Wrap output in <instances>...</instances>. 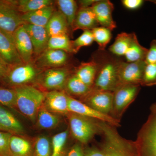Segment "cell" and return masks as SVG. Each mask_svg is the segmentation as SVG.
<instances>
[{"instance_id":"obj_38","label":"cell","mask_w":156,"mask_h":156,"mask_svg":"<svg viewBox=\"0 0 156 156\" xmlns=\"http://www.w3.org/2000/svg\"><path fill=\"white\" fill-rule=\"evenodd\" d=\"M147 64L156 65V40L151 42L149 49H148L145 59Z\"/></svg>"},{"instance_id":"obj_7","label":"cell","mask_w":156,"mask_h":156,"mask_svg":"<svg viewBox=\"0 0 156 156\" xmlns=\"http://www.w3.org/2000/svg\"><path fill=\"white\" fill-rule=\"evenodd\" d=\"M75 68L68 65L64 67L42 70L35 83L48 91L64 90L68 79L74 72Z\"/></svg>"},{"instance_id":"obj_2","label":"cell","mask_w":156,"mask_h":156,"mask_svg":"<svg viewBox=\"0 0 156 156\" xmlns=\"http://www.w3.org/2000/svg\"><path fill=\"white\" fill-rule=\"evenodd\" d=\"M93 58L98 63V68L92 89L113 92L119 86V68L122 60L105 50H98Z\"/></svg>"},{"instance_id":"obj_41","label":"cell","mask_w":156,"mask_h":156,"mask_svg":"<svg viewBox=\"0 0 156 156\" xmlns=\"http://www.w3.org/2000/svg\"><path fill=\"white\" fill-rule=\"evenodd\" d=\"M9 67H10V66L7 64L2 58H0V84L1 85L8 73Z\"/></svg>"},{"instance_id":"obj_3","label":"cell","mask_w":156,"mask_h":156,"mask_svg":"<svg viewBox=\"0 0 156 156\" xmlns=\"http://www.w3.org/2000/svg\"><path fill=\"white\" fill-rule=\"evenodd\" d=\"M13 89L16 94V109L34 122L44 101L45 92L31 85H22Z\"/></svg>"},{"instance_id":"obj_33","label":"cell","mask_w":156,"mask_h":156,"mask_svg":"<svg viewBox=\"0 0 156 156\" xmlns=\"http://www.w3.org/2000/svg\"><path fill=\"white\" fill-rule=\"evenodd\" d=\"M95 41L98 45V50L105 51L112 38L111 30L103 27H98L92 30Z\"/></svg>"},{"instance_id":"obj_25","label":"cell","mask_w":156,"mask_h":156,"mask_svg":"<svg viewBox=\"0 0 156 156\" xmlns=\"http://www.w3.org/2000/svg\"><path fill=\"white\" fill-rule=\"evenodd\" d=\"M137 38L134 33H121L117 35L114 43L109 48L110 52L116 56H125Z\"/></svg>"},{"instance_id":"obj_5","label":"cell","mask_w":156,"mask_h":156,"mask_svg":"<svg viewBox=\"0 0 156 156\" xmlns=\"http://www.w3.org/2000/svg\"><path fill=\"white\" fill-rule=\"evenodd\" d=\"M134 142L136 156H156V113L151 112Z\"/></svg>"},{"instance_id":"obj_22","label":"cell","mask_w":156,"mask_h":156,"mask_svg":"<svg viewBox=\"0 0 156 156\" xmlns=\"http://www.w3.org/2000/svg\"><path fill=\"white\" fill-rule=\"evenodd\" d=\"M45 27L50 37L64 34L69 35L70 31L64 15L60 11L56 10L53 12Z\"/></svg>"},{"instance_id":"obj_6","label":"cell","mask_w":156,"mask_h":156,"mask_svg":"<svg viewBox=\"0 0 156 156\" xmlns=\"http://www.w3.org/2000/svg\"><path fill=\"white\" fill-rule=\"evenodd\" d=\"M42 70L36 67L33 62L10 66L1 86L13 88L35 83Z\"/></svg>"},{"instance_id":"obj_40","label":"cell","mask_w":156,"mask_h":156,"mask_svg":"<svg viewBox=\"0 0 156 156\" xmlns=\"http://www.w3.org/2000/svg\"><path fill=\"white\" fill-rule=\"evenodd\" d=\"M123 5L126 9L135 10L142 5L144 1L142 0H123L122 1Z\"/></svg>"},{"instance_id":"obj_11","label":"cell","mask_w":156,"mask_h":156,"mask_svg":"<svg viewBox=\"0 0 156 156\" xmlns=\"http://www.w3.org/2000/svg\"><path fill=\"white\" fill-rule=\"evenodd\" d=\"M146 65L144 60L132 62L122 60L119 68V86L124 84L140 86Z\"/></svg>"},{"instance_id":"obj_9","label":"cell","mask_w":156,"mask_h":156,"mask_svg":"<svg viewBox=\"0 0 156 156\" xmlns=\"http://www.w3.org/2000/svg\"><path fill=\"white\" fill-rule=\"evenodd\" d=\"M22 14L17 11L16 1L0 0V30L13 34L20 26L24 24Z\"/></svg>"},{"instance_id":"obj_18","label":"cell","mask_w":156,"mask_h":156,"mask_svg":"<svg viewBox=\"0 0 156 156\" xmlns=\"http://www.w3.org/2000/svg\"><path fill=\"white\" fill-rule=\"evenodd\" d=\"M30 38L33 47L34 56L40 55L48 48L50 37L46 27L32 24H23Z\"/></svg>"},{"instance_id":"obj_20","label":"cell","mask_w":156,"mask_h":156,"mask_svg":"<svg viewBox=\"0 0 156 156\" xmlns=\"http://www.w3.org/2000/svg\"><path fill=\"white\" fill-rule=\"evenodd\" d=\"M92 7L79 8L73 32L78 29L92 30L99 26Z\"/></svg>"},{"instance_id":"obj_13","label":"cell","mask_w":156,"mask_h":156,"mask_svg":"<svg viewBox=\"0 0 156 156\" xmlns=\"http://www.w3.org/2000/svg\"><path fill=\"white\" fill-rule=\"evenodd\" d=\"M113 98V92L92 89L88 95L80 101L97 111L111 116Z\"/></svg>"},{"instance_id":"obj_8","label":"cell","mask_w":156,"mask_h":156,"mask_svg":"<svg viewBox=\"0 0 156 156\" xmlns=\"http://www.w3.org/2000/svg\"><path fill=\"white\" fill-rule=\"evenodd\" d=\"M140 86L124 84L119 86L113 92L111 116L121 121L124 113L139 94Z\"/></svg>"},{"instance_id":"obj_27","label":"cell","mask_w":156,"mask_h":156,"mask_svg":"<svg viewBox=\"0 0 156 156\" xmlns=\"http://www.w3.org/2000/svg\"><path fill=\"white\" fill-rule=\"evenodd\" d=\"M36 122L40 129L49 130L58 126L61 119L58 114L49 111L42 105L38 112Z\"/></svg>"},{"instance_id":"obj_14","label":"cell","mask_w":156,"mask_h":156,"mask_svg":"<svg viewBox=\"0 0 156 156\" xmlns=\"http://www.w3.org/2000/svg\"><path fill=\"white\" fill-rule=\"evenodd\" d=\"M0 58L10 66L24 63L16 48L13 34L1 30Z\"/></svg>"},{"instance_id":"obj_12","label":"cell","mask_w":156,"mask_h":156,"mask_svg":"<svg viewBox=\"0 0 156 156\" xmlns=\"http://www.w3.org/2000/svg\"><path fill=\"white\" fill-rule=\"evenodd\" d=\"M68 108L69 112L108 123L116 128L121 126L120 121L115 119L111 116L104 114L95 110L81 101L69 95L68 96Z\"/></svg>"},{"instance_id":"obj_39","label":"cell","mask_w":156,"mask_h":156,"mask_svg":"<svg viewBox=\"0 0 156 156\" xmlns=\"http://www.w3.org/2000/svg\"><path fill=\"white\" fill-rule=\"evenodd\" d=\"M67 156H84V148L83 145L77 143L70 148Z\"/></svg>"},{"instance_id":"obj_36","label":"cell","mask_w":156,"mask_h":156,"mask_svg":"<svg viewBox=\"0 0 156 156\" xmlns=\"http://www.w3.org/2000/svg\"><path fill=\"white\" fill-rule=\"evenodd\" d=\"M156 85V65L147 64L140 86L152 87Z\"/></svg>"},{"instance_id":"obj_37","label":"cell","mask_w":156,"mask_h":156,"mask_svg":"<svg viewBox=\"0 0 156 156\" xmlns=\"http://www.w3.org/2000/svg\"><path fill=\"white\" fill-rule=\"evenodd\" d=\"M13 134L0 131V156H12L10 148V139Z\"/></svg>"},{"instance_id":"obj_4","label":"cell","mask_w":156,"mask_h":156,"mask_svg":"<svg viewBox=\"0 0 156 156\" xmlns=\"http://www.w3.org/2000/svg\"><path fill=\"white\" fill-rule=\"evenodd\" d=\"M66 116L72 135L82 145L88 144L96 135L100 134L98 120L71 112Z\"/></svg>"},{"instance_id":"obj_35","label":"cell","mask_w":156,"mask_h":156,"mask_svg":"<svg viewBox=\"0 0 156 156\" xmlns=\"http://www.w3.org/2000/svg\"><path fill=\"white\" fill-rule=\"evenodd\" d=\"M94 41L92 30H84L83 34L75 40L72 41L74 53H77L83 47L90 46Z\"/></svg>"},{"instance_id":"obj_17","label":"cell","mask_w":156,"mask_h":156,"mask_svg":"<svg viewBox=\"0 0 156 156\" xmlns=\"http://www.w3.org/2000/svg\"><path fill=\"white\" fill-rule=\"evenodd\" d=\"M92 8L99 25L111 31L116 27V24L112 17L114 6L110 1H96Z\"/></svg>"},{"instance_id":"obj_30","label":"cell","mask_w":156,"mask_h":156,"mask_svg":"<svg viewBox=\"0 0 156 156\" xmlns=\"http://www.w3.org/2000/svg\"><path fill=\"white\" fill-rule=\"evenodd\" d=\"M69 130L59 132L54 135L51 140L52 154L51 156H67L69 149L66 147Z\"/></svg>"},{"instance_id":"obj_29","label":"cell","mask_w":156,"mask_h":156,"mask_svg":"<svg viewBox=\"0 0 156 156\" xmlns=\"http://www.w3.org/2000/svg\"><path fill=\"white\" fill-rule=\"evenodd\" d=\"M54 2L51 0H18L16 1V6L17 11L22 14L53 5Z\"/></svg>"},{"instance_id":"obj_10","label":"cell","mask_w":156,"mask_h":156,"mask_svg":"<svg viewBox=\"0 0 156 156\" xmlns=\"http://www.w3.org/2000/svg\"><path fill=\"white\" fill-rule=\"evenodd\" d=\"M69 54L63 50L47 49L33 62L41 70L64 67L69 65Z\"/></svg>"},{"instance_id":"obj_23","label":"cell","mask_w":156,"mask_h":156,"mask_svg":"<svg viewBox=\"0 0 156 156\" xmlns=\"http://www.w3.org/2000/svg\"><path fill=\"white\" fill-rule=\"evenodd\" d=\"M55 11L53 5L33 12L22 14L21 18L24 23L45 27Z\"/></svg>"},{"instance_id":"obj_44","label":"cell","mask_w":156,"mask_h":156,"mask_svg":"<svg viewBox=\"0 0 156 156\" xmlns=\"http://www.w3.org/2000/svg\"></svg>"},{"instance_id":"obj_32","label":"cell","mask_w":156,"mask_h":156,"mask_svg":"<svg viewBox=\"0 0 156 156\" xmlns=\"http://www.w3.org/2000/svg\"><path fill=\"white\" fill-rule=\"evenodd\" d=\"M33 156H51L52 144L48 136L41 135L37 136L33 144Z\"/></svg>"},{"instance_id":"obj_42","label":"cell","mask_w":156,"mask_h":156,"mask_svg":"<svg viewBox=\"0 0 156 156\" xmlns=\"http://www.w3.org/2000/svg\"><path fill=\"white\" fill-rule=\"evenodd\" d=\"M95 0H83L78 1L80 8H88L92 7L93 4L96 2Z\"/></svg>"},{"instance_id":"obj_31","label":"cell","mask_w":156,"mask_h":156,"mask_svg":"<svg viewBox=\"0 0 156 156\" xmlns=\"http://www.w3.org/2000/svg\"><path fill=\"white\" fill-rule=\"evenodd\" d=\"M47 49L63 50L70 54L74 53L72 41L68 34L50 37Z\"/></svg>"},{"instance_id":"obj_16","label":"cell","mask_w":156,"mask_h":156,"mask_svg":"<svg viewBox=\"0 0 156 156\" xmlns=\"http://www.w3.org/2000/svg\"><path fill=\"white\" fill-rule=\"evenodd\" d=\"M13 35L16 48L23 63L33 62V47L23 24L15 31Z\"/></svg>"},{"instance_id":"obj_34","label":"cell","mask_w":156,"mask_h":156,"mask_svg":"<svg viewBox=\"0 0 156 156\" xmlns=\"http://www.w3.org/2000/svg\"><path fill=\"white\" fill-rule=\"evenodd\" d=\"M0 103L9 108L16 109V94L14 89L0 86Z\"/></svg>"},{"instance_id":"obj_1","label":"cell","mask_w":156,"mask_h":156,"mask_svg":"<svg viewBox=\"0 0 156 156\" xmlns=\"http://www.w3.org/2000/svg\"><path fill=\"white\" fill-rule=\"evenodd\" d=\"M102 136L101 142L84 148V156H136L134 141L121 136L116 127L98 121Z\"/></svg>"},{"instance_id":"obj_43","label":"cell","mask_w":156,"mask_h":156,"mask_svg":"<svg viewBox=\"0 0 156 156\" xmlns=\"http://www.w3.org/2000/svg\"><path fill=\"white\" fill-rule=\"evenodd\" d=\"M151 112L156 113V102L154 103L150 107Z\"/></svg>"},{"instance_id":"obj_15","label":"cell","mask_w":156,"mask_h":156,"mask_svg":"<svg viewBox=\"0 0 156 156\" xmlns=\"http://www.w3.org/2000/svg\"><path fill=\"white\" fill-rule=\"evenodd\" d=\"M68 96L64 90H53L45 92L43 106L54 113L66 115L69 112Z\"/></svg>"},{"instance_id":"obj_28","label":"cell","mask_w":156,"mask_h":156,"mask_svg":"<svg viewBox=\"0 0 156 156\" xmlns=\"http://www.w3.org/2000/svg\"><path fill=\"white\" fill-rule=\"evenodd\" d=\"M56 2L58 11L65 17L70 31L72 32L74 23L79 10L77 2L74 0H58L56 1Z\"/></svg>"},{"instance_id":"obj_19","label":"cell","mask_w":156,"mask_h":156,"mask_svg":"<svg viewBox=\"0 0 156 156\" xmlns=\"http://www.w3.org/2000/svg\"><path fill=\"white\" fill-rule=\"evenodd\" d=\"M0 131L23 135L24 127L17 117L0 103Z\"/></svg>"},{"instance_id":"obj_21","label":"cell","mask_w":156,"mask_h":156,"mask_svg":"<svg viewBox=\"0 0 156 156\" xmlns=\"http://www.w3.org/2000/svg\"><path fill=\"white\" fill-rule=\"evenodd\" d=\"M98 68V63L93 58L91 61L82 62L75 68L74 74L84 83L92 88Z\"/></svg>"},{"instance_id":"obj_26","label":"cell","mask_w":156,"mask_h":156,"mask_svg":"<svg viewBox=\"0 0 156 156\" xmlns=\"http://www.w3.org/2000/svg\"><path fill=\"white\" fill-rule=\"evenodd\" d=\"M92 88L87 86L73 73L68 79L64 91L68 95L73 98L79 97L80 99L86 97L92 91Z\"/></svg>"},{"instance_id":"obj_24","label":"cell","mask_w":156,"mask_h":156,"mask_svg":"<svg viewBox=\"0 0 156 156\" xmlns=\"http://www.w3.org/2000/svg\"><path fill=\"white\" fill-rule=\"evenodd\" d=\"M12 156H33V144L23 135L13 134L10 142Z\"/></svg>"}]
</instances>
